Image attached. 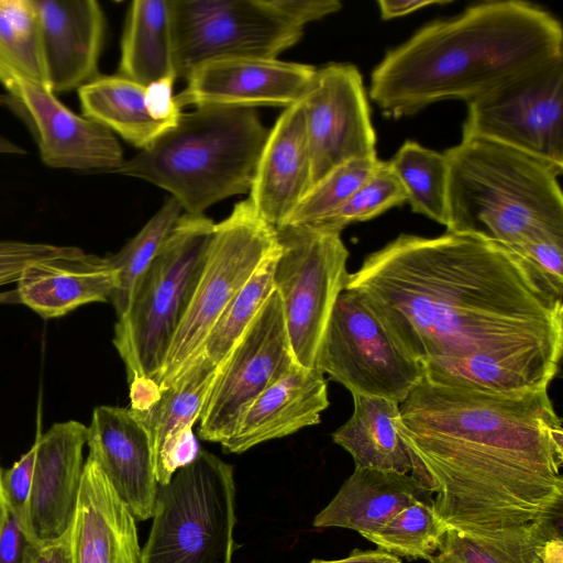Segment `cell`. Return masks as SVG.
I'll return each mask as SVG.
<instances>
[{
	"instance_id": "14",
	"label": "cell",
	"mask_w": 563,
	"mask_h": 563,
	"mask_svg": "<svg viewBox=\"0 0 563 563\" xmlns=\"http://www.w3.org/2000/svg\"><path fill=\"white\" fill-rule=\"evenodd\" d=\"M301 103L311 156V187L345 162L377 157L371 109L356 66L333 63L317 68Z\"/></svg>"
},
{
	"instance_id": "39",
	"label": "cell",
	"mask_w": 563,
	"mask_h": 563,
	"mask_svg": "<svg viewBox=\"0 0 563 563\" xmlns=\"http://www.w3.org/2000/svg\"><path fill=\"white\" fill-rule=\"evenodd\" d=\"M175 80V77H165L146 85L144 89V103L150 117L170 128L177 124L181 115L173 93Z\"/></svg>"
},
{
	"instance_id": "25",
	"label": "cell",
	"mask_w": 563,
	"mask_h": 563,
	"mask_svg": "<svg viewBox=\"0 0 563 563\" xmlns=\"http://www.w3.org/2000/svg\"><path fill=\"white\" fill-rule=\"evenodd\" d=\"M352 396L353 413L332 433V440L352 455L355 467L411 472L409 450L396 429L399 404L363 394Z\"/></svg>"
},
{
	"instance_id": "42",
	"label": "cell",
	"mask_w": 563,
	"mask_h": 563,
	"mask_svg": "<svg viewBox=\"0 0 563 563\" xmlns=\"http://www.w3.org/2000/svg\"><path fill=\"white\" fill-rule=\"evenodd\" d=\"M450 2V0H379L377 4L382 19L391 20L430 5H441Z\"/></svg>"
},
{
	"instance_id": "37",
	"label": "cell",
	"mask_w": 563,
	"mask_h": 563,
	"mask_svg": "<svg viewBox=\"0 0 563 563\" xmlns=\"http://www.w3.org/2000/svg\"><path fill=\"white\" fill-rule=\"evenodd\" d=\"M67 246L0 241V286L16 283L30 264L64 253Z\"/></svg>"
},
{
	"instance_id": "2",
	"label": "cell",
	"mask_w": 563,
	"mask_h": 563,
	"mask_svg": "<svg viewBox=\"0 0 563 563\" xmlns=\"http://www.w3.org/2000/svg\"><path fill=\"white\" fill-rule=\"evenodd\" d=\"M396 429L448 529L490 540L561 532L563 431L548 389L496 393L422 378L399 404Z\"/></svg>"
},
{
	"instance_id": "18",
	"label": "cell",
	"mask_w": 563,
	"mask_h": 563,
	"mask_svg": "<svg viewBox=\"0 0 563 563\" xmlns=\"http://www.w3.org/2000/svg\"><path fill=\"white\" fill-rule=\"evenodd\" d=\"M87 429L88 456L136 520L152 518L158 482L147 433L132 410L99 406Z\"/></svg>"
},
{
	"instance_id": "19",
	"label": "cell",
	"mask_w": 563,
	"mask_h": 563,
	"mask_svg": "<svg viewBox=\"0 0 563 563\" xmlns=\"http://www.w3.org/2000/svg\"><path fill=\"white\" fill-rule=\"evenodd\" d=\"M47 88L79 89L98 74L104 14L95 0H34Z\"/></svg>"
},
{
	"instance_id": "17",
	"label": "cell",
	"mask_w": 563,
	"mask_h": 563,
	"mask_svg": "<svg viewBox=\"0 0 563 563\" xmlns=\"http://www.w3.org/2000/svg\"><path fill=\"white\" fill-rule=\"evenodd\" d=\"M316 67L277 58H228L199 66L175 95L185 106L289 107L303 98Z\"/></svg>"
},
{
	"instance_id": "9",
	"label": "cell",
	"mask_w": 563,
	"mask_h": 563,
	"mask_svg": "<svg viewBox=\"0 0 563 563\" xmlns=\"http://www.w3.org/2000/svg\"><path fill=\"white\" fill-rule=\"evenodd\" d=\"M279 254L273 283L280 297L296 363L313 368L319 346L349 272L341 234L309 227L275 228Z\"/></svg>"
},
{
	"instance_id": "44",
	"label": "cell",
	"mask_w": 563,
	"mask_h": 563,
	"mask_svg": "<svg viewBox=\"0 0 563 563\" xmlns=\"http://www.w3.org/2000/svg\"><path fill=\"white\" fill-rule=\"evenodd\" d=\"M159 387L153 379H134L130 383V408L135 411L146 410L159 398Z\"/></svg>"
},
{
	"instance_id": "26",
	"label": "cell",
	"mask_w": 563,
	"mask_h": 563,
	"mask_svg": "<svg viewBox=\"0 0 563 563\" xmlns=\"http://www.w3.org/2000/svg\"><path fill=\"white\" fill-rule=\"evenodd\" d=\"M218 365L199 353L146 410H132L147 433L154 466L199 420Z\"/></svg>"
},
{
	"instance_id": "21",
	"label": "cell",
	"mask_w": 563,
	"mask_h": 563,
	"mask_svg": "<svg viewBox=\"0 0 563 563\" xmlns=\"http://www.w3.org/2000/svg\"><path fill=\"white\" fill-rule=\"evenodd\" d=\"M135 520L104 473L88 456L69 532L71 563H141Z\"/></svg>"
},
{
	"instance_id": "5",
	"label": "cell",
	"mask_w": 563,
	"mask_h": 563,
	"mask_svg": "<svg viewBox=\"0 0 563 563\" xmlns=\"http://www.w3.org/2000/svg\"><path fill=\"white\" fill-rule=\"evenodd\" d=\"M269 130L254 108L199 106L113 173L172 194L185 213L250 191Z\"/></svg>"
},
{
	"instance_id": "31",
	"label": "cell",
	"mask_w": 563,
	"mask_h": 563,
	"mask_svg": "<svg viewBox=\"0 0 563 563\" xmlns=\"http://www.w3.org/2000/svg\"><path fill=\"white\" fill-rule=\"evenodd\" d=\"M279 243L264 258L245 285L228 303L209 331L199 353L216 365L229 355L274 289L273 273Z\"/></svg>"
},
{
	"instance_id": "10",
	"label": "cell",
	"mask_w": 563,
	"mask_h": 563,
	"mask_svg": "<svg viewBox=\"0 0 563 563\" xmlns=\"http://www.w3.org/2000/svg\"><path fill=\"white\" fill-rule=\"evenodd\" d=\"M177 78L228 58H277L302 36L267 0H169Z\"/></svg>"
},
{
	"instance_id": "43",
	"label": "cell",
	"mask_w": 563,
	"mask_h": 563,
	"mask_svg": "<svg viewBox=\"0 0 563 563\" xmlns=\"http://www.w3.org/2000/svg\"><path fill=\"white\" fill-rule=\"evenodd\" d=\"M25 563H71L69 533L47 547L36 548L31 544Z\"/></svg>"
},
{
	"instance_id": "11",
	"label": "cell",
	"mask_w": 563,
	"mask_h": 563,
	"mask_svg": "<svg viewBox=\"0 0 563 563\" xmlns=\"http://www.w3.org/2000/svg\"><path fill=\"white\" fill-rule=\"evenodd\" d=\"M314 367L352 394L401 404L423 378L363 299L344 289L325 327Z\"/></svg>"
},
{
	"instance_id": "22",
	"label": "cell",
	"mask_w": 563,
	"mask_h": 563,
	"mask_svg": "<svg viewBox=\"0 0 563 563\" xmlns=\"http://www.w3.org/2000/svg\"><path fill=\"white\" fill-rule=\"evenodd\" d=\"M328 406L324 375L316 367L295 364L247 407L232 434L220 444L225 452L243 453L320 423Z\"/></svg>"
},
{
	"instance_id": "24",
	"label": "cell",
	"mask_w": 563,
	"mask_h": 563,
	"mask_svg": "<svg viewBox=\"0 0 563 563\" xmlns=\"http://www.w3.org/2000/svg\"><path fill=\"white\" fill-rule=\"evenodd\" d=\"M416 501L432 503V493L412 475L355 467L333 499L313 519L316 528H345L363 538Z\"/></svg>"
},
{
	"instance_id": "13",
	"label": "cell",
	"mask_w": 563,
	"mask_h": 563,
	"mask_svg": "<svg viewBox=\"0 0 563 563\" xmlns=\"http://www.w3.org/2000/svg\"><path fill=\"white\" fill-rule=\"evenodd\" d=\"M296 363L276 290L219 365L205 400L198 435L227 440L247 407Z\"/></svg>"
},
{
	"instance_id": "30",
	"label": "cell",
	"mask_w": 563,
	"mask_h": 563,
	"mask_svg": "<svg viewBox=\"0 0 563 563\" xmlns=\"http://www.w3.org/2000/svg\"><path fill=\"white\" fill-rule=\"evenodd\" d=\"M183 208L170 197L118 253L107 257L115 271V289L110 297L118 318L128 309L133 289L181 217Z\"/></svg>"
},
{
	"instance_id": "32",
	"label": "cell",
	"mask_w": 563,
	"mask_h": 563,
	"mask_svg": "<svg viewBox=\"0 0 563 563\" xmlns=\"http://www.w3.org/2000/svg\"><path fill=\"white\" fill-rule=\"evenodd\" d=\"M446 530L432 503L416 501L364 538L396 556L430 560L440 550Z\"/></svg>"
},
{
	"instance_id": "41",
	"label": "cell",
	"mask_w": 563,
	"mask_h": 563,
	"mask_svg": "<svg viewBox=\"0 0 563 563\" xmlns=\"http://www.w3.org/2000/svg\"><path fill=\"white\" fill-rule=\"evenodd\" d=\"M30 547L20 519L8 510L0 527V563H25Z\"/></svg>"
},
{
	"instance_id": "40",
	"label": "cell",
	"mask_w": 563,
	"mask_h": 563,
	"mask_svg": "<svg viewBox=\"0 0 563 563\" xmlns=\"http://www.w3.org/2000/svg\"><path fill=\"white\" fill-rule=\"evenodd\" d=\"M290 24L303 29L312 21L338 12L342 4L338 0H267Z\"/></svg>"
},
{
	"instance_id": "34",
	"label": "cell",
	"mask_w": 563,
	"mask_h": 563,
	"mask_svg": "<svg viewBox=\"0 0 563 563\" xmlns=\"http://www.w3.org/2000/svg\"><path fill=\"white\" fill-rule=\"evenodd\" d=\"M377 157L345 162L316 183L284 225L310 227L342 206L372 175Z\"/></svg>"
},
{
	"instance_id": "28",
	"label": "cell",
	"mask_w": 563,
	"mask_h": 563,
	"mask_svg": "<svg viewBox=\"0 0 563 563\" xmlns=\"http://www.w3.org/2000/svg\"><path fill=\"white\" fill-rule=\"evenodd\" d=\"M145 86L120 75H98L78 89L84 115L144 150L170 126L153 120L144 103Z\"/></svg>"
},
{
	"instance_id": "38",
	"label": "cell",
	"mask_w": 563,
	"mask_h": 563,
	"mask_svg": "<svg viewBox=\"0 0 563 563\" xmlns=\"http://www.w3.org/2000/svg\"><path fill=\"white\" fill-rule=\"evenodd\" d=\"M36 444L24 453L11 468L2 473L1 486L8 510L22 521L31 492Z\"/></svg>"
},
{
	"instance_id": "1",
	"label": "cell",
	"mask_w": 563,
	"mask_h": 563,
	"mask_svg": "<svg viewBox=\"0 0 563 563\" xmlns=\"http://www.w3.org/2000/svg\"><path fill=\"white\" fill-rule=\"evenodd\" d=\"M427 380L496 393L548 389L563 351V290L532 262L476 235L402 233L349 273Z\"/></svg>"
},
{
	"instance_id": "48",
	"label": "cell",
	"mask_w": 563,
	"mask_h": 563,
	"mask_svg": "<svg viewBox=\"0 0 563 563\" xmlns=\"http://www.w3.org/2000/svg\"><path fill=\"white\" fill-rule=\"evenodd\" d=\"M429 563H456L453 560H451L448 555L443 553H439L433 555L430 560H428Z\"/></svg>"
},
{
	"instance_id": "6",
	"label": "cell",
	"mask_w": 563,
	"mask_h": 563,
	"mask_svg": "<svg viewBox=\"0 0 563 563\" xmlns=\"http://www.w3.org/2000/svg\"><path fill=\"white\" fill-rule=\"evenodd\" d=\"M213 229L205 214L184 212L135 284L113 338L129 383L137 378L156 383L198 283Z\"/></svg>"
},
{
	"instance_id": "4",
	"label": "cell",
	"mask_w": 563,
	"mask_h": 563,
	"mask_svg": "<svg viewBox=\"0 0 563 563\" xmlns=\"http://www.w3.org/2000/svg\"><path fill=\"white\" fill-rule=\"evenodd\" d=\"M449 164L446 231L484 238L520 253L563 236V167L483 137H462Z\"/></svg>"
},
{
	"instance_id": "12",
	"label": "cell",
	"mask_w": 563,
	"mask_h": 563,
	"mask_svg": "<svg viewBox=\"0 0 563 563\" xmlns=\"http://www.w3.org/2000/svg\"><path fill=\"white\" fill-rule=\"evenodd\" d=\"M462 137L488 139L563 167V58L467 102Z\"/></svg>"
},
{
	"instance_id": "29",
	"label": "cell",
	"mask_w": 563,
	"mask_h": 563,
	"mask_svg": "<svg viewBox=\"0 0 563 563\" xmlns=\"http://www.w3.org/2000/svg\"><path fill=\"white\" fill-rule=\"evenodd\" d=\"M388 164L411 210L446 227L449 164L445 154L406 141Z\"/></svg>"
},
{
	"instance_id": "3",
	"label": "cell",
	"mask_w": 563,
	"mask_h": 563,
	"mask_svg": "<svg viewBox=\"0 0 563 563\" xmlns=\"http://www.w3.org/2000/svg\"><path fill=\"white\" fill-rule=\"evenodd\" d=\"M561 58L562 24L544 8L474 3L389 49L371 75L369 97L385 117L399 119L442 100L470 102Z\"/></svg>"
},
{
	"instance_id": "20",
	"label": "cell",
	"mask_w": 563,
	"mask_h": 563,
	"mask_svg": "<svg viewBox=\"0 0 563 563\" xmlns=\"http://www.w3.org/2000/svg\"><path fill=\"white\" fill-rule=\"evenodd\" d=\"M311 188V156L301 101L269 130L249 200L274 228L284 227Z\"/></svg>"
},
{
	"instance_id": "16",
	"label": "cell",
	"mask_w": 563,
	"mask_h": 563,
	"mask_svg": "<svg viewBox=\"0 0 563 563\" xmlns=\"http://www.w3.org/2000/svg\"><path fill=\"white\" fill-rule=\"evenodd\" d=\"M8 92L9 106L30 126L45 165L113 172L124 162L122 148L109 129L76 114L47 88L19 81Z\"/></svg>"
},
{
	"instance_id": "45",
	"label": "cell",
	"mask_w": 563,
	"mask_h": 563,
	"mask_svg": "<svg viewBox=\"0 0 563 563\" xmlns=\"http://www.w3.org/2000/svg\"><path fill=\"white\" fill-rule=\"evenodd\" d=\"M310 563H401L394 554L382 550L361 551L354 550L347 558L341 560H312Z\"/></svg>"
},
{
	"instance_id": "27",
	"label": "cell",
	"mask_w": 563,
	"mask_h": 563,
	"mask_svg": "<svg viewBox=\"0 0 563 563\" xmlns=\"http://www.w3.org/2000/svg\"><path fill=\"white\" fill-rule=\"evenodd\" d=\"M118 75L143 86L165 77L177 79L169 0H135L130 4Z\"/></svg>"
},
{
	"instance_id": "8",
	"label": "cell",
	"mask_w": 563,
	"mask_h": 563,
	"mask_svg": "<svg viewBox=\"0 0 563 563\" xmlns=\"http://www.w3.org/2000/svg\"><path fill=\"white\" fill-rule=\"evenodd\" d=\"M277 244L276 229L249 198L214 224L198 283L156 380L159 390L199 354L219 316Z\"/></svg>"
},
{
	"instance_id": "47",
	"label": "cell",
	"mask_w": 563,
	"mask_h": 563,
	"mask_svg": "<svg viewBox=\"0 0 563 563\" xmlns=\"http://www.w3.org/2000/svg\"><path fill=\"white\" fill-rule=\"evenodd\" d=\"M1 477H2V471L0 467V527L8 514V508L5 506L3 494H2Z\"/></svg>"
},
{
	"instance_id": "23",
	"label": "cell",
	"mask_w": 563,
	"mask_h": 563,
	"mask_svg": "<svg viewBox=\"0 0 563 563\" xmlns=\"http://www.w3.org/2000/svg\"><path fill=\"white\" fill-rule=\"evenodd\" d=\"M115 276L107 257L67 246L59 255L26 266L16 282L18 296L41 317L56 318L82 305L109 301Z\"/></svg>"
},
{
	"instance_id": "46",
	"label": "cell",
	"mask_w": 563,
	"mask_h": 563,
	"mask_svg": "<svg viewBox=\"0 0 563 563\" xmlns=\"http://www.w3.org/2000/svg\"><path fill=\"white\" fill-rule=\"evenodd\" d=\"M533 563H563L562 536L548 540L538 551Z\"/></svg>"
},
{
	"instance_id": "7",
	"label": "cell",
	"mask_w": 563,
	"mask_h": 563,
	"mask_svg": "<svg viewBox=\"0 0 563 563\" xmlns=\"http://www.w3.org/2000/svg\"><path fill=\"white\" fill-rule=\"evenodd\" d=\"M141 563H232L235 548L233 467L200 450L158 485Z\"/></svg>"
},
{
	"instance_id": "36",
	"label": "cell",
	"mask_w": 563,
	"mask_h": 563,
	"mask_svg": "<svg viewBox=\"0 0 563 563\" xmlns=\"http://www.w3.org/2000/svg\"><path fill=\"white\" fill-rule=\"evenodd\" d=\"M19 81L47 88L42 57L16 32L0 1V82L10 90Z\"/></svg>"
},
{
	"instance_id": "33",
	"label": "cell",
	"mask_w": 563,
	"mask_h": 563,
	"mask_svg": "<svg viewBox=\"0 0 563 563\" xmlns=\"http://www.w3.org/2000/svg\"><path fill=\"white\" fill-rule=\"evenodd\" d=\"M407 202L406 192L388 162L379 161L372 175L338 209L309 228L339 233Z\"/></svg>"
},
{
	"instance_id": "35",
	"label": "cell",
	"mask_w": 563,
	"mask_h": 563,
	"mask_svg": "<svg viewBox=\"0 0 563 563\" xmlns=\"http://www.w3.org/2000/svg\"><path fill=\"white\" fill-rule=\"evenodd\" d=\"M559 532H540L511 540H490L448 529L440 552L456 563H533L539 549Z\"/></svg>"
},
{
	"instance_id": "15",
	"label": "cell",
	"mask_w": 563,
	"mask_h": 563,
	"mask_svg": "<svg viewBox=\"0 0 563 563\" xmlns=\"http://www.w3.org/2000/svg\"><path fill=\"white\" fill-rule=\"evenodd\" d=\"M87 434V427L75 420L54 423L45 433H37L32 486L21 521L33 547L54 544L70 532Z\"/></svg>"
}]
</instances>
